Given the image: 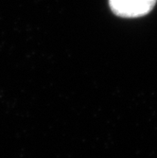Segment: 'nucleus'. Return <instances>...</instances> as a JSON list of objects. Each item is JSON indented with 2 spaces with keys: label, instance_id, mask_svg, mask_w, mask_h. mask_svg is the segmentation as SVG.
Listing matches in <instances>:
<instances>
[{
  "label": "nucleus",
  "instance_id": "nucleus-1",
  "mask_svg": "<svg viewBox=\"0 0 157 158\" xmlns=\"http://www.w3.org/2000/svg\"><path fill=\"white\" fill-rule=\"evenodd\" d=\"M157 0H109L114 14L121 18H137L149 14Z\"/></svg>",
  "mask_w": 157,
  "mask_h": 158
}]
</instances>
